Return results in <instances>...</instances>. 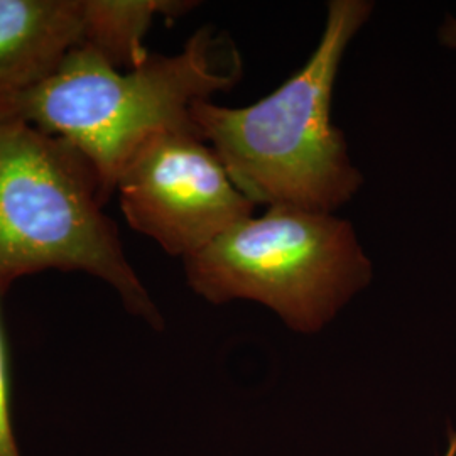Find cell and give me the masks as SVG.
I'll return each instance as SVG.
<instances>
[{
  "label": "cell",
  "mask_w": 456,
  "mask_h": 456,
  "mask_svg": "<svg viewBox=\"0 0 456 456\" xmlns=\"http://www.w3.org/2000/svg\"><path fill=\"white\" fill-rule=\"evenodd\" d=\"M372 11L367 0H331L308 61L273 94L240 109L193 105L196 131L256 207L335 213L359 193L363 176L331 103L343 56Z\"/></svg>",
  "instance_id": "obj_1"
},
{
  "label": "cell",
  "mask_w": 456,
  "mask_h": 456,
  "mask_svg": "<svg viewBox=\"0 0 456 456\" xmlns=\"http://www.w3.org/2000/svg\"><path fill=\"white\" fill-rule=\"evenodd\" d=\"M242 75L232 37L205 26L180 53L149 54L134 69H117L95 51L77 46L5 110L78 147L95 166L109 201L139 147L163 132L196 129L193 105L233 90Z\"/></svg>",
  "instance_id": "obj_2"
},
{
  "label": "cell",
  "mask_w": 456,
  "mask_h": 456,
  "mask_svg": "<svg viewBox=\"0 0 456 456\" xmlns=\"http://www.w3.org/2000/svg\"><path fill=\"white\" fill-rule=\"evenodd\" d=\"M95 166L77 146L0 110V291L43 271L85 273L156 330L163 316L126 256Z\"/></svg>",
  "instance_id": "obj_3"
},
{
  "label": "cell",
  "mask_w": 456,
  "mask_h": 456,
  "mask_svg": "<svg viewBox=\"0 0 456 456\" xmlns=\"http://www.w3.org/2000/svg\"><path fill=\"white\" fill-rule=\"evenodd\" d=\"M188 286L212 305L256 301L297 333H318L365 289L374 265L335 213L269 207L184 259Z\"/></svg>",
  "instance_id": "obj_4"
},
{
  "label": "cell",
  "mask_w": 456,
  "mask_h": 456,
  "mask_svg": "<svg viewBox=\"0 0 456 456\" xmlns=\"http://www.w3.org/2000/svg\"><path fill=\"white\" fill-rule=\"evenodd\" d=\"M115 195L132 230L183 261L256 210L196 129L146 141L122 167Z\"/></svg>",
  "instance_id": "obj_5"
},
{
  "label": "cell",
  "mask_w": 456,
  "mask_h": 456,
  "mask_svg": "<svg viewBox=\"0 0 456 456\" xmlns=\"http://www.w3.org/2000/svg\"><path fill=\"white\" fill-rule=\"evenodd\" d=\"M82 19L83 0H0V110L80 46Z\"/></svg>",
  "instance_id": "obj_6"
},
{
  "label": "cell",
  "mask_w": 456,
  "mask_h": 456,
  "mask_svg": "<svg viewBox=\"0 0 456 456\" xmlns=\"http://www.w3.org/2000/svg\"><path fill=\"white\" fill-rule=\"evenodd\" d=\"M196 5L190 0H83L80 46L117 69H134L151 54L144 37L154 19L183 16Z\"/></svg>",
  "instance_id": "obj_7"
},
{
  "label": "cell",
  "mask_w": 456,
  "mask_h": 456,
  "mask_svg": "<svg viewBox=\"0 0 456 456\" xmlns=\"http://www.w3.org/2000/svg\"><path fill=\"white\" fill-rule=\"evenodd\" d=\"M2 294V291H0ZM0 456H22L19 448L12 411V377L5 333L0 316Z\"/></svg>",
  "instance_id": "obj_8"
},
{
  "label": "cell",
  "mask_w": 456,
  "mask_h": 456,
  "mask_svg": "<svg viewBox=\"0 0 456 456\" xmlns=\"http://www.w3.org/2000/svg\"><path fill=\"white\" fill-rule=\"evenodd\" d=\"M438 37L443 46L456 49V17L446 16L438 31Z\"/></svg>",
  "instance_id": "obj_9"
},
{
  "label": "cell",
  "mask_w": 456,
  "mask_h": 456,
  "mask_svg": "<svg viewBox=\"0 0 456 456\" xmlns=\"http://www.w3.org/2000/svg\"><path fill=\"white\" fill-rule=\"evenodd\" d=\"M443 456H456V431L452 433V436H450V440H448L446 452L443 453Z\"/></svg>",
  "instance_id": "obj_10"
}]
</instances>
